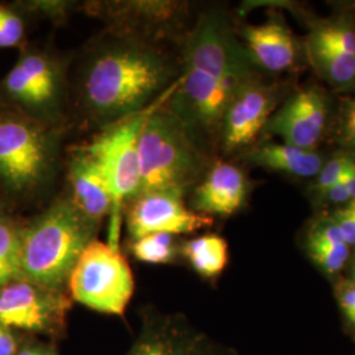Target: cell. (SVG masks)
I'll return each mask as SVG.
<instances>
[{
  "mask_svg": "<svg viewBox=\"0 0 355 355\" xmlns=\"http://www.w3.org/2000/svg\"><path fill=\"white\" fill-rule=\"evenodd\" d=\"M180 73V54L167 41L105 28L76 58L70 104L103 130L165 99Z\"/></svg>",
  "mask_w": 355,
  "mask_h": 355,
  "instance_id": "cell-1",
  "label": "cell"
},
{
  "mask_svg": "<svg viewBox=\"0 0 355 355\" xmlns=\"http://www.w3.org/2000/svg\"><path fill=\"white\" fill-rule=\"evenodd\" d=\"M179 48L182 73L165 105L214 157L227 105L242 86L262 76V71L221 8L202 13L186 31Z\"/></svg>",
  "mask_w": 355,
  "mask_h": 355,
  "instance_id": "cell-2",
  "label": "cell"
},
{
  "mask_svg": "<svg viewBox=\"0 0 355 355\" xmlns=\"http://www.w3.org/2000/svg\"><path fill=\"white\" fill-rule=\"evenodd\" d=\"M62 132L0 104V195L13 212L41 203L51 192Z\"/></svg>",
  "mask_w": 355,
  "mask_h": 355,
  "instance_id": "cell-3",
  "label": "cell"
},
{
  "mask_svg": "<svg viewBox=\"0 0 355 355\" xmlns=\"http://www.w3.org/2000/svg\"><path fill=\"white\" fill-rule=\"evenodd\" d=\"M99 224L89 220L67 193L54 198L23 229V277L64 291L79 255L96 239Z\"/></svg>",
  "mask_w": 355,
  "mask_h": 355,
  "instance_id": "cell-4",
  "label": "cell"
},
{
  "mask_svg": "<svg viewBox=\"0 0 355 355\" xmlns=\"http://www.w3.org/2000/svg\"><path fill=\"white\" fill-rule=\"evenodd\" d=\"M166 98L153 108L141 129L140 193L170 192L186 198L215 157L204 150L183 121L166 107Z\"/></svg>",
  "mask_w": 355,
  "mask_h": 355,
  "instance_id": "cell-5",
  "label": "cell"
},
{
  "mask_svg": "<svg viewBox=\"0 0 355 355\" xmlns=\"http://www.w3.org/2000/svg\"><path fill=\"white\" fill-rule=\"evenodd\" d=\"M0 104L64 130L71 108L70 60L46 44L29 41L0 79Z\"/></svg>",
  "mask_w": 355,
  "mask_h": 355,
  "instance_id": "cell-6",
  "label": "cell"
},
{
  "mask_svg": "<svg viewBox=\"0 0 355 355\" xmlns=\"http://www.w3.org/2000/svg\"><path fill=\"white\" fill-rule=\"evenodd\" d=\"M157 104L112 127L103 129L86 146L102 166L112 192L114 209L111 214L110 241L107 243L114 249H119L121 209L140 193L139 140L144 123Z\"/></svg>",
  "mask_w": 355,
  "mask_h": 355,
  "instance_id": "cell-7",
  "label": "cell"
},
{
  "mask_svg": "<svg viewBox=\"0 0 355 355\" xmlns=\"http://www.w3.org/2000/svg\"><path fill=\"white\" fill-rule=\"evenodd\" d=\"M67 287L71 297L89 309L123 316L135 292V278L120 249L95 239L79 255Z\"/></svg>",
  "mask_w": 355,
  "mask_h": 355,
  "instance_id": "cell-8",
  "label": "cell"
},
{
  "mask_svg": "<svg viewBox=\"0 0 355 355\" xmlns=\"http://www.w3.org/2000/svg\"><path fill=\"white\" fill-rule=\"evenodd\" d=\"M282 89L258 76L236 92L229 102L218 132L217 152L223 158L243 157L254 148L278 110Z\"/></svg>",
  "mask_w": 355,
  "mask_h": 355,
  "instance_id": "cell-9",
  "label": "cell"
},
{
  "mask_svg": "<svg viewBox=\"0 0 355 355\" xmlns=\"http://www.w3.org/2000/svg\"><path fill=\"white\" fill-rule=\"evenodd\" d=\"M71 306L69 295L28 279L0 286V324L36 334H58Z\"/></svg>",
  "mask_w": 355,
  "mask_h": 355,
  "instance_id": "cell-10",
  "label": "cell"
},
{
  "mask_svg": "<svg viewBox=\"0 0 355 355\" xmlns=\"http://www.w3.org/2000/svg\"><path fill=\"white\" fill-rule=\"evenodd\" d=\"M82 8L110 29L168 42L184 36L182 29L189 6L173 0H114L86 1Z\"/></svg>",
  "mask_w": 355,
  "mask_h": 355,
  "instance_id": "cell-11",
  "label": "cell"
},
{
  "mask_svg": "<svg viewBox=\"0 0 355 355\" xmlns=\"http://www.w3.org/2000/svg\"><path fill=\"white\" fill-rule=\"evenodd\" d=\"M331 123L329 94L316 83L293 92L267 123L266 135L303 149H318Z\"/></svg>",
  "mask_w": 355,
  "mask_h": 355,
  "instance_id": "cell-12",
  "label": "cell"
},
{
  "mask_svg": "<svg viewBox=\"0 0 355 355\" xmlns=\"http://www.w3.org/2000/svg\"><path fill=\"white\" fill-rule=\"evenodd\" d=\"M127 228L135 241L153 233L189 234L214 225V217L196 214L184 198L170 192H145L127 207Z\"/></svg>",
  "mask_w": 355,
  "mask_h": 355,
  "instance_id": "cell-13",
  "label": "cell"
},
{
  "mask_svg": "<svg viewBox=\"0 0 355 355\" xmlns=\"http://www.w3.org/2000/svg\"><path fill=\"white\" fill-rule=\"evenodd\" d=\"M252 192V180L240 166L215 158L191 191L189 207L200 215L229 217L240 212Z\"/></svg>",
  "mask_w": 355,
  "mask_h": 355,
  "instance_id": "cell-14",
  "label": "cell"
},
{
  "mask_svg": "<svg viewBox=\"0 0 355 355\" xmlns=\"http://www.w3.org/2000/svg\"><path fill=\"white\" fill-rule=\"evenodd\" d=\"M239 36L254 64L263 73L282 74L295 69L304 48L282 17H270L262 24L245 26Z\"/></svg>",
  "mask_w": 355,
  "mask_h": 355,
  "instance_id": "cell-15",
  "label": "cell"
},
{
  "mask_svg": "<svg viewBox=\"0 0 355 355\" xmlns=\"http://www.w3.org/2000/svg\"><path fill=\"white\" fill-rule=\"evenodd\" d=\"M67 195L89 220L102 224L112 214L114 198L102 166L86 146L74 149L67 161Z\"/></svg>",
  "mask_w": 355,
  "mask_h": 355,
  "instance_id": "cell-16",
  "label": "cell"
},
{
  "mask_svg": "<svg viewBox=\"0 0 355 355\" xmlns=\"http://www.w3.org/2000/svg\"><path fill=\"white\" fill-rule=\"evenodd\" d=\"M248 164L267 171L280 173L302 179H315L328 155L318 149H303L282 142H258L242 157Z\"/></svg>",
  "mask_w": 355,
  "mask_h": 355,
  "instance_id": "cell-17",
  "label": "cell"
},
{
  "mask_svg": "<svg viewBox=\"0 0 355 355\" xmlns=\"http://www.w3.org/2000/svg\"><path fill=\"white\" fill-rule=\"evenodd\" d=\"M304 249L325 275L336 277L350 258V246L329 214L313 217L305 227Z\"/></svg>",
  "mask_w": 355,
  "mask_h": 355,
  "instance_id": "cell-18",
  "label": "cell"
},
{
  "mask_svg": "<svg viewBox=\"0 0 355 355\" xmlns=\"http://www.w3.org/2000/svg\"><path fill=\"white\" fill-rule=\"evenodd\" d=\"M303 48L308 62L331 89L347 94L354 92L355 55L311 32L306 35Z\"/></svg>",
  "mask_w": 355,
  "mask_h": 355,
  "instance_id": "cell-19",
  "label": "cell"
},
{
  "mask_svg": "<svg viewBox=\"0 0 355 355\" xmlns=\"http://www.w3.org/2000/svg\"><path fill=\"white\" fill-rule=\"evenodd\" d=\"M182 255L205 279H215L228 265V242L218 234H203L182 245Z\"/></svg>",
  "mask_w": 355,
  "mask_h": 355,
  "instance_id": "cell-20",
  "label": "cell"
},
{
  "mask_svg": "<svg viewBox=\"0 0 355 355\" xmlns=\"http://www.w3.org/2000/svg\"><path fill=\"white\" fill-rule=\"evenodd\" d=\"M26 218L8 212L0 220V286L23 277V229Z\"/></svg>",
  "mask_w": 355,
  "mask_h": 355,
  "instance_id": "cell-21",
  "label": "cell"
},
{
  "mask_svg": "<svg viewBox=\"0 0 355 355\" xmlns=\"http://www.w3.org/2000/svg\"><path fill=\"white\" fill-rule=\"evenodd\" d=\"M36 20L28 12L24 1H0V51H21Z\"/></svg>",
  "mask_w": 355,
  "mask_h": 355,
  "instance_id": "cell-22",
  "label": "cell"
},
{
  "mask_svg": "<svg viewBox=\"0 0 355 355\" xmlns=\"http://www.w3.org/2000/svg\"><path fill=\"white\" fill-rule=\"evenodd\" d=\"M135 258L144 263L167 265L177 261L182 254V245L178 236L168 233H153L144 236L132 243Z\"/></svg>",
  "mask_w": 355,
  "mask_h": 355,
  "instance_id": "cell-23",
  "label": "cell"
},
{
  "mask_svg": "<svg viewBox=\"0 0 355 355\" xmlns=\"http://www.w3.org/2000/svg\"><path fill=\"white\" fill-rule=\"evenodd\" d=\"M353 166H355L354 157L341 149L328 155L320 173L308 187V195L311 199L318 198L325 191L329 190L330 187L337 184Z\"/></svg>",
  "mask_w": 355,
  "mask_h": 355,
  "instance_id": "cell-24",
  "label": "cell"
},
{
  "mask_svg": "<svg viewBox=\"0 0 355 355\" xmlns=\"http://www.w3.org/2000/svg\"><path fill=\"white\" fill-rule=\"evenodd\" d=\"M334 135L340 149L355 158V91L340 102L334 121Z\"/></svg>",
  "mask_w": 355,
  "mask_h": 355,
  "instance_id": "cell-25",
  "label": "cell"
},
{
  "mask_svg": "<svg viewBox=\"0 0 355 355\" xmlns=\"http://www.w3.org/2000/svg\"><path fill=\"white\" fill-rule=\"evenodd\" d=\"M28 12L36 21L48 20L55 26L67 21L69 16L79 8L78 1L69 0H23Z\"/></svg>",
  "mask_w": 355,
  "mask_h": 355,
  "instance_id": "cell-26",
  "label": "cell"
},
{
  "mask_svg": "<svg viewBox=\"0 0 355 355\" xmlns=\"http://www.w3.org/2000/svg\"><path fill=\"white\" fill-rule=\"evenodd\" d=\"M355 200V166H353L346 175L329 190L325 191L318 198L312 199V203L318 207H341Z\"/></svg>",
  "mask_w": 355,
  "mask_h": 355,
  "instance_id": "cell-27",
  "label": "cell"
},
{
  "mask_svg": "<svg viewBox=\"0 0 355 355\" xmlns=\"http://www.w3.org/2000/svg\"><path fill=\"white\" fill-rule=\"evenodd\" d=\"M127 355H187V353L164 334L150 333L142 337Z\"/></svg>",
  "mask_w": 355,
  "mask_h": 355,
  "instance_id": "cell-28",
  "label": "cell"
},
{
  "mask_svg": "<svg viewBox=\"0 0 355 355\" xmlns=\"http://www.w3.org/2000/svg\"><path fill=\"white\" fill-rule=\"evenodd\" d=\"M336 297L343 316L355 329V282L352 279L340 280L336 286Z\"/></svg>",
  "mask_w": 355,
  "mask_h": 355,
  "instance_id": "cell-29",
  "label": "cell"
},
{
  "mask_svg": "<svg viewBox=\"0 0 355 355\" xmlns=\"http://www.w3.org/2000/svg\"><path fill=\"white\" fill-rule=\"evenodd\" d=\"M21 346L16 331L0 324V355H16Z\"/></svg>",
  "mask_w": 355,
  "mask_h": 355,
  "instance_id": "cell-30",
  "label": "cell"
},
{
  "mask_svg": "<svg viewBox=\"0 0 355 355\" xmlns=\"http://www.w3.org/2000/svg\"><path fill=\"white\" fill-rule=\"evenodd\" d=\"M54 350L40 343H21L19 352L16 355H51Z\"/></svg>",
  "mask_w": 355,
  "mask_h": 355,
  "instance_id": "cell-31",
  "label": "cell"
},
{
  "mask_svg": "<svg viewBox=\"0 0 355 355\" xmlns=\"http://www.w3.org/2000/svg\"><path fill=\"white\" fill-rule=\"evenodd\" d=\"M8 212H13L11 207L4 200V198L0 195V220L3 218V216L7 215Z\"/></svg>",
  "mask_w": 355,
  "mask_h": 355,
  "instance_id": "cell-32",
  "label": "cell"
},
{
  "mask_svg": "<svg viewBox=\"0 0 355 355\" xmlns=\"http://www.w3.org/2000/svg\"><path fill=\"white\" fill-rule=\"evenodd\" d=\"M352 280L355 282V259L354 262H353V266H352Z\"/></svg>",
  "mask_w": 355,
  "mask_h": 355,
  "instance_id": "cell-33",
  "label": "cell"
},
{
  "mask_svg": "<svg viewBox=\"0 0 355 355\" xmlns=\"http://www.w3.org/2000/svg\"><path fill=\"white\" fill-rule=\"evenodd\" d=\"M51 355H57V353H55V352H53Z\"/></svg>",
  "mask_w": 355,
  "mask_h": 355,
  "instance_id": "cell-34",
  "label": "cell"
}]
</instances>
